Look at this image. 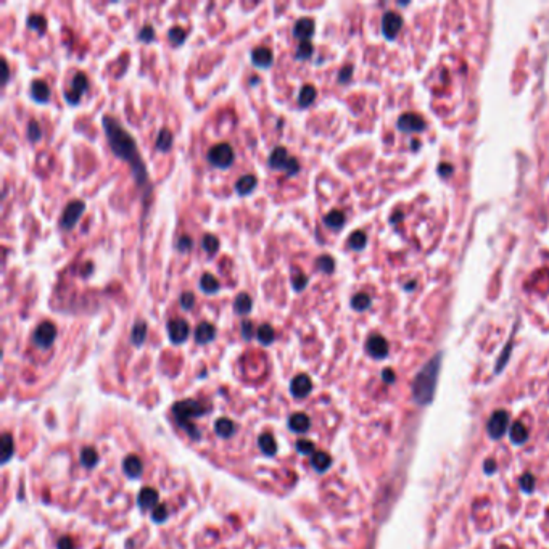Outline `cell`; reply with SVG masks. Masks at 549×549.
<instances>
[{"label": "cell", "mask_w": 549, "mask_h": 549, "mask_svg": "<svg viewBox=\"0 0 549 549\" xmlns=\"http://www.w3.org/2000/svg\"><path fill=\"white\" fill-rule=\"evenodd\" d=\"M102 124H103L105 134H107V138H108V145H110L111 151H113V155L116 158H120V160L129 163L137 184L145 185L148 181V176H147V169H145L142 158L137 151L134 137H132L129 132L110 115L103 116Z\"/></svg>", "instance_id": "1"}, {"label": "cell", "mask_w": 549, "mask_h": 549, "mask_svg": "<svg viewBox=\"0 0 549 549\" xmlns=\"http://www.w3.org/2000/svg\"><path fill=\"white\" fill-rule=\"evenodd\" d=\"M438 372H440V356H435L433 359H430L427 364L422 367V370L414 379L412 395H414L415 403L424 406L433 400Z\"/></svg>", "instance_id": "2"}, {"label": "cell", "mask_w": 549, "mask_h": 549, "mask_svg": "<svg viewBox=\"0 0 549 549\" xmlns=\"http://www.w3.org/2000/svg\"><path fill=\"white\" fill-rule=\"evenodd\" d=\"M234 160H235L234 150L226 142L214 145V147H211L209 151H208V161L213 164V166L219 168V169L229 168L230 164L234 163Z\"/></svg>", "instance_id": "3"}, {"label": "cell", "mask_w": 549, "mask_h": 549, "mask_svg": "<svg viewBox=\"0 0 549 549\" xmlns=\"http://www.w3.org/2000/svg\"><path fill=\"white\" fill-rule=\"evenodd\" d=\"M57 339V326L50 321H44L34 329V334H32V342L34 345L47 349L54 345V342Z\"/></svg>", "instance_id": "4"}, {"label": "cell", "mask_w": 549, "mask_h": 549, "mask_svg": "<svg viewBox=\"0 0 549 549\" xmlns=\"http://www.w3.org/2000/svg\"><path fill=\"white\" fill-rule=\"evenodd\" d=\"M85 211V203L81 200H72L65 206L63 213L60 216V226L65 230H71L76 226L79 217L82 216V213Z\"/></svg>", "instance_id": "5"}, {"label": "cell", "mask_w": 549, "mask_h": 549, "mask_svg": "<svg viewBox=\"0 0 549 549\" xmlns=\"http://www.w3.org/2000/svg\"><path fill=\"white\" fill-rule=\"evenodd\" d=\"M87 89H89L87 76H85L82 71H79L74 74V77H72L71 89L65 92V100L69 105H77L81 102V97L84 95V92Z\"/></svg>", "instance_id": "6"}, {"label": "cell", "mask_w": 549, "mask_h": 549, "mask_svg": "<svg viewBox=\"0 0 549 549\" xmlns=\"http://www.w3.org/2000/svg\"><path fill=\"white\" fill-rule=\"evenodd\" d=\"M509 425V415L506 411H496L488 420V433L491 438H501Z\"/></svg>", "instance_id": "7"}, {"label": "cell", "mask_w": 549, "mask_h": 549, "mask_svg": "<svg viewBox=\"0 0 549 549\" xmlns=\"http://www.w3.org/2000/svg\"><path fill=\"white\" fill-rule=\"evenodd\" d=\"M168 337L169 340L176 343V345H179V343H184L185 340L189 339V334H190V327L189 324L185 322L184 319H171L168 322Z\"/></svg>", "instance_id": "8"}, {"label": "cell", "mask_w": 549, "mask_h": 549, "mask_svg": "<svg viewBox=\"0 0 549 549\" xmlns=\"http://www.w3.org/2000/svg\"><path fill=\"white\" fill-rule=\"evenodd\" d=\"M403 26V18L395 11H387L382 18V31L387 39H393Z\"/></svg>", "instance_id": "9"}, {"label": "cell", "mask_w": 549, "mask_h": 549, "mask_svg": "<svg viewBox=\"0 0 549 549\" xmlns=\"http://www.w3.org/2000/svg\"><path fill=\"white\" fill-rule=\"evenodd\" d=\"M314 29H316V24H314V19L313 18H300L296 19V23L293 24V37L298 39L300 42H305V41H309V37L314 34Z\"/></svg>", "instance_id": "10"}, {"label": "cell", "mask_w": 549, "mask_h": 549, "mask_svg": "<svg viewBox=\"0 0 549 549\" xmlns=\"http://www.w3.org/2000/svg\"><path fill=\"white\" fill-rule=\"evenodd\" d=\"M367 353L375 359H383L388 354V343L380 335H372L366 343Z\"/></svg>", "instance_id": "11"}, {"label": "cell", "mask_w": 549, "mask_h": 549, "mask_svg": "<svg viewBox=\"0 0 549 549\" xmlns=\"http://www.w3.org/2000/svg\"><path fill=\"white\" fill-rule=\"evenodd\" d=\"M398 128L408 132H419L425 129V121L415 113H406L398 120Z\"/></svg>", "instance_id": "12"}, {"label": "cell", "mask_w": 549, "mask_h": 549, "mask_svg": "<svg viewBox=\"0 0 549 549\" xmlns=\"http://www.w3.org/2000/svg\"><path fill=\"white\" fill-rule=\"evenodd\" d=\"M290 390H292V393L296 398H305V396L309 395L311 390H313V383H311V379L308 375L300 374L292 380V383H290Z\"/></svg>", "instance_id": "13"}, {"label": "cell", "mask_w": 549, "mask_h": 549, "mask_svg": "<svg viewBox=\"0 0 549 549\" xmlns=\"http://www.w3.org/2000/svg\"><path fill=\"white\" fill-rule=\"evenodd\" d=\"M274 62V55L268 47H255L251 50V63L258 68H269Z\"/></svg>", "instance_id": "14"}, {"label": "cell", "mask_w": 549, "mask_h": 549, "mask_svg": "<svg viewBox=\"0 0 549 549\" xmlns=\"http://www.w3.org/2000/svg\"><path fill=\"white\" fill-rule=\"evenodd\" d=\"M216 339V327L209 322L198 324L195 329V342L198 345H206Z\"/></svg>", "instance_id": "15"}, {"label": "cell", "mask_w": 549, "mask_h": 549, "mask_svg": "<svg viewBox=\"0 0 549 549\" xmlns=\"http://www.w3.org/2000/svg\"><path fill=\"white\" fill-rule=\"evenodd\" d=\"M288 160H290V156H288L287 148L285 147H275L273 151H271L268 164H269V168H273V169H283L285 171Z\"/></svg>", "instance_id": "16"}, {"label": "cell", "mask_w": 549, "mask_h": 549, "mask_svg": "<svg viewBox=\"0 0 549 549\" xmlns=\"http://www.w3.org/2000/svg\"><path fill=\"white\" fill-rule=\"evenodd\" d=\"M31 97L32 100L37 102V103H47L49 98H50V89L47 82L44 81H34L31 84Z\"/></svg>", "instance_id": "17"}, {"label": "cell", "mask_w": 549, "mask_h": 549, "mask_svg": "<svg viewBox=\"0 0 549 549\" xmlns=\"http://www.w3.org/2000/svg\"><path fill=\"white\" fill-rule=\"evenodd\" d=\"M256 185H258V181H256V177L253 174H245V176L239 177V181H237V184H235V190H237V194L239 195L245 197V195H250L251 192L256 189Z\"/></svg>", "instance_id": "18"}, {"label": "cell", "mask_w": 549, "mask_h": 549, "mask_svg": "<svg viewBox=\"0 0 549 549\" xmlns=\"http://www.w3.org/2000/svg\"><path fill=\"white\" fill-rule=\"evenodd\" d=\"M251 308H253V300L250 298L248 293L242 292V293H239V295L235 296V300H234V309H235L237 314L247 316V314L251 313Z\"/></svg>", "instance_id": "19"}, {"label": "cell", "mask_w": 549, "mask_h": 549, "mask_svg": "<svg viewBox=\"0 0 549 549\" xmlns=\"http://www.w3.org/2000/svg\"><path fill=\"white\" fill-rule=\"evenodd\" d=\"M317 97V90L313 84H305L298 92V105L301 108L309 107L311 103L316 100Z\"/></svg>", "instance_id": "20"}, {"label": "cell", "mask_w": 549, "mask_h": 549, "mask_svg": "<svg viewBox=\"0 0 549 549\" xmlns=\"http://www.w3.org/2000/svg\"><path fill=\"white\" fill-rule=\"evenodd\" d=\"M198 285H200V290H202V292L203 293H206V295H213V293H216L217 292V290H219V280H217L216 279V277L213 275V274H209V273H205L202 277H200V283H198Z\"/></svg>", "instance_id": "21"}, {"label": "cell", "mask_w": 549, "mask_h": 549, "mask_svg": "<svg viewBox=\"0 0 549 549\" xmlns=\"http://www.w3.org/2000/svg\"><path fill=\"white\" fill-rule=\"evenodd\" d=\"M324 224H326L329 229L339 230V229H342L343 226H345V214H343L342 211H339V209L330 211V213H327L326 216H324Z\"/></svg>", "instance_id": "22"}, {"label": "cell", "mask_w": 549, "mask_h": 549, "mask_svg": "<svg viewBox=\"0 0 549 549\" xmlns=\"http://www.w3.org/2000/svg\"><path fill=\"white\" fill-rule=\"evenodd\" d=\"M173 132H171L169 129L163 128L160 129V132H158L156 136V150L158 151H168L171 150V147H173Z\"/></svg>", "instance_id": "23"}, {"label": "cell", "mask_w": 549, "mask_h": 549, "mask_svg": "<svg viewBox=\"0 0 549 549\" xmlns=\"http://www.w3.org/2000/svg\"><path fill=\"white\" fill-rule=\"evenodd\" d=\"M290 428H292L293 432H296V433H305V432H308V428H309V417H308L306 414H301V412L292 415V419H290Z\"/></svg>", "instance_id": "24"}, {"label": "cell", "mask_w": 549, "mask_h": 549, "mask_svg": "<svg viewBox=\"0 0 549 549\" xmlns=\"http://www.w3.org/2000/svg\"><path fill=\"white\" fill-rule=\"evenodd\" d=\"M145 337H147V324H145V321H137L136 326L132 327L131 340L134 345H142L145 342Z\"/></svg>", "instance_id": "25"}, {"label": "cell", "mask_w": 549, "mask_h": 549, "mask_svg": "<svg viewBox=\"0 0 549 549\" xmlns=\"http://www.w3.org/2000/svg\"><path fill=\"white\" fill-rule=\"evenodd\" d=\"M256 337H258V340L263 343V345H271V343L274 342L275 332H274L273 326H269V324H263V326L258 327Z\"/></svg>", "instance_id": "26"}, {"label": "cell", "mask_w": 549, "mask_h": 549, "mask_svg": "<svg viewBox=\"0 0 549 549\" xmlns=\"http://www.w3.org/2000/svg\"><path fill=\"white\" fill-rule=\"evenodd\" d=\"M202 248L206 251V253L209 256H213L217 253V250H219V240H217V237L213 235V234H206L202 237Z\"/></svg>", "instance_id": "27"}, {"label": "cell", "mask_w": 549, "mask_h": 549, "mask_svg": "<svg viewBox=\"0 0 549 549\" xmlns=\"http://www.w3.org/2000/svg\"><path fill=\"white\" fill-rule=\"evenodd\" d=\"M26 24H28L29 29H34L39 34H44L45 29H47V19H45L42 15H31L26 19Z\"/></svg>", "instance_id": "28"}, {"label": "cell", "mask_w": 549, "mask_h": 549, "mask_svg": "<svg viewBox=\"0 0 549 549\" xmlns=\"http://www.w3.org/2000/svg\"><path fill=\"white\" fill-rule=\"evenodd\" d=\"M366 243H367V237H366L364 232H361V230H356V232H353L348 239V247L351 250H356V251L364 248Z\"/></svg>", "instance_id": "29"}, {"label": "cell", "mask_w": 549, "mask_h": 549, "mask_svg": "<svg viewBox=\"0 0 549 549\" xmlns=\"http://www.w3.org/2000/svg\"><path fill=\"white\" fill-rule=\"evenodd\" d=\"M528 438V432L524 424H520V422H515V424L512 425L511 428V440L514 443H517V445H522L524 441H527Z\"/></svg>", "instance_id": "30"}, {"label": "cell", "mask_w": 549, "mask_h": 549, "mask_svg": "<svg viewBox=\"0 0 549 549\" xmlns=\"http://www.w3.org/2000/svg\"><path fill=\"white\" fill-rule=\"evenodd\" d=\"M308 285V277L301 273L300 268H293V273H292V287L293 290H296V292H301V290H305Z\"/></svg>", "instance_id": "31"}, {"label": "cell", "mask_w": 549, "mask_h": 549, "mask_svg": "<svg viewBox=\"0 0 549 549\" xmlns=\"http://www.w3.org/2000/svg\"><path fill=\"white\" fill-rule=\"evenodd\" d=\"M316 268L319 269V271H322V273H326V274H332L334 269H335L334 258L329 256V255H321L316 260Z\"/></svg>", "instance_id": "32"}, {"label": "cell", "mask_w": 549, "mask_h": 549, "mask_svg": "<svg viewBox=\"0 0 549 549\" xmlns=\"http://www.w3.org/2000/svg\"><path fill=\"white\" fill-rule=\"evenodd\" d=\"M314 52V45L311 44L309 41H305V42H300V45L296 47V52H295V60H308V58H311V55H313Z\"/></svg>", "instance_id": "33"}, {"label": "cell", "mask_w": 549, "mask_h": 549, "mask_svg": "<svg viewBox=\"0 0 549 549\" xmlns=\"http://www.w3.org/2000/svg\"><path fill=\"white\" fill-rule=\"evenodd\" d=\"M185 37H187V32H185V29H182L181 26H174V28H171L168 31V39L169 42L173 45H182L185 42Z\"/></svg>", "instance_id": "34"}, {"label": "cell", "mask_w": 549, "mask_h": 549, "mask_svg": "<svg viewBox=\"0 0 549 549\" xmlns=\"http://www.w3.org/2000/svg\"><path fill=\"white\" fill-rule=\"evenodd\" d=\"M351 306L356 311H364L370 306V296L367 293H356L351 298Z\"/></svg>", "instance_id": "35"}, {"label": "cell", "mask_w": 549, "mask_h": 549, "mask_svg": "<svg viewBox=\"0 0 549 549\" xmlns=\"http://www.w3.org/2000/svg\"><path fill=\"white\" fill-rule=\"evenodd\" d=\"M311 464H313L314 469H317V471H326V469L330 466V458L326 454V453H316L313 456V459H311Z\"/></svg>", "instance_id": "36"}, {"label": "cell", "mask_w": 549, "mask_h": 549, "mask_svg": "<svg viewBox=\"0 0 549 549\" xmlns=\"http://www.w3.org/2000/svg\"><path fill=\"white\" fill-rule=\"evenodd\" d=\"M216 432L221 436H230L234 432V424L229 419H219L216 424Z\"/></svg>", "instance_id": "37"}, {"label": "cell", "mask_w": 549, "mask_h": 549, "mask_svg": "<svg viewBox=\"0 0 549 549\" xmlns=\"http://www.w3.org/2000/svg\"><path fill=\"white\" fill-rule=\"evenodd\" d=\"M28 138H29V142H32V143L39 142L42 138V129H41V126H39L37 121H31L28 124Z\"/></svg>", "instance_id": "38"}, {"label": "cell", "mask_w": 549, "mask_h": 549, "mask_svg": "<svg viewBox=\"0 0 549 549\" xmlns=\"http://www.w3.org/2000/svg\"><path fill=\"white\" fill-rule=\"evenodd\" d=\"M137 39H138V41H140V42H145V44L151 42V41H153V39H155V29L151 28L150 24L143 26V28L137 32Z\"/></svg>", "instance_id": "39"}, {"label": "cell", "mask_w": 549, "mask_h": 549, "mask_svg": "<svg viewBox=\"0 0 549 549\" xmlns=\"http://www.w3.org/2000/svg\"><path fill=\"white\" fill-rule=\"evenodd\" d=\"M179 303H181L182 309L190 311L192 308L195 306V295L192 293V292H184L181 295V298H179Z\"/></svg>", "instance_id": "40"}, {"label": "cell", "mask_w": 549, "mask_h": 549, "mask_svg": "<svg viewBox=\"0 0 549 549\" xmlns=\"http://www.w3.org/2000/svg\"><path fill=\"white\" fill-rule=\"evenodd\" d=\"M520 486H522V489H524L525 493H532L533 491L535 480H533V477H532L530 474H525L524 477L520 479Z\"/></svg>", "instance_id": "41"}, {"label": "cell", "mask_w": 549, "mask_h": 549, "mask_svg": "<svg viewBox=\"0 0 549 549\" xmlns=\"http://www.w3.org/2000/svg\"><path fill=\"white\" fill-rule=\"evenodd\" d=\"M285 173H287L288 177L300 173V161L296 160V158H290V160H288L287 166H285Z\"/></svg>", "instance_id": "42"}, {"label": "cell", "mask_w": 549, "mask_h": 549, "mask_svg": "<svg viewBox=\"0 0 549 549\" xmlns=\"http://www.w3.org/2000/svg\"><path fill=\"white\" fill-rule=\"evenodd\" d=\"M192 239L189 235H182L179 240H177V250L182 251V253H187V251L192 248Z\"/></svg>", "instance_id": "43"}, {"label": "cell", "mask_w": 549, "mask_h": 549, "mask_svg": "<svg viewBox=\"0 0 549 549\" xmlns=\"http://www.w3.org/2000/svg\"><path fill=\"white\" fill-rule=\"evenodd\" d=\"M255 330H253V324H251V321H243L242 322V337L245 340H250L251 337H253Z\"/></svg>", "instance_id": "44"}, {"label": "cell", "mask_w": 549, "mask_h": 549, "mask_svg": "<svg viewBox=\"0 0 549 549\" xmlns=\"http://www.w3.org/2000/svg\"><path fill=\"white\" fill-rule=\"evenodd\" d=\"M351 72H353V66H343L342 71L339 72V81L348 82L349 77H351Z\"/></svg>", "instance_id": "45"}, {"label": "cell", "mask_w": 549, "mask_h": 549, "mask_svg": "<svg viewBox=\"0 0 549 549\" xmlns=\"http://www.w3.org/2000/svg\"><path fill=\"white\" fill-rule=\"evenodd\" d=\"M2 66H3V84L8 81L10 77V71H8V63H6L5 58H2Z\"/></svg>", "instance_id": "46"}, {"label": "cell", "mask_w": 549, "mask_h": 549, "mask_svg": "<svg viewBox=\"0 0 549 549\" xmlns=\"http://www.w3.org/2000/svg\"><path fill=\"white\" fill-rule=\"evenodd\" d=\"M485 469H486V472H488V474H493V472L496 471V462H494V461H491V459L486 461V462H485Z\"/></svg>", "instance_id": "47"}, {"label": "cell", "mask_w": 549, "mask_h": 549, "mask_svg": "<svg viewBox=\"0 0 549 549\" xmlns=\"http://www.w3.org/2000/svg\"><path fill=\"white\" fill-rule=\"evenodd\" d=\"M383 379H385V382H388V383H392L393 380H395V374L392 372V370H383Z\"/></svg>", "instance_id": "48"}, {"label": "cell", "mask_w": 549, "mask_h": 549, "mask_svg": "<svg viewBox=\"0 0 549 549\" xmlns=\"http://www.w3.org/2000/svg\"><path fill=\"white\" fill-rule=\"evenodd\" d=\"M453 173V168H451V164H441V166H440V174L443 176V174H451Z\"/></svg>", "instance_id": "49"}]
</instances>
